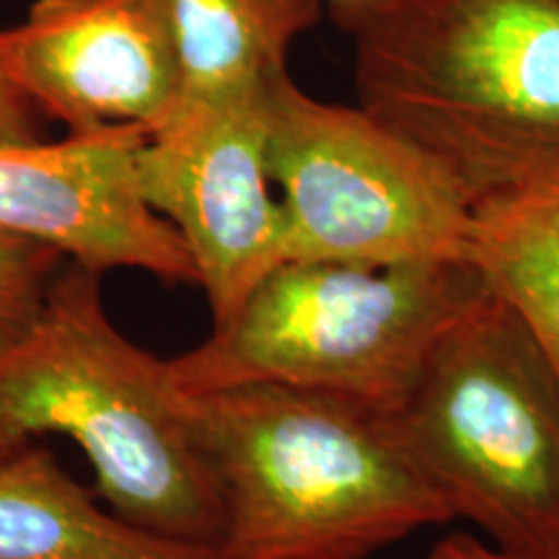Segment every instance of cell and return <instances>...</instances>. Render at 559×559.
<instances>
[{
    "instance_id": "8992f818",
    "label": "cell",
    "mask_w": 559,
    "mask_h": 559,
    "mask_svg": "<svg viewBox=\"0 0 559 559\" xmlns=\"http://www.w3.org/2000/svg\"><path fill=\"white\" fill-rule=\"evenodd\" d=\"M267 160L288 260L362 267L466 264L474 194L451 166L360 107L275 75Z\"/></svg>"
},
{
    "instance_id": "9a60e30c",
    "label": "cell",
    "mask_w": 559,
    "mask_h": 559,
    "mask_svg": "<svg viewBox=\"0 0 559 559\" xmlns=\"http://www.w3.org/2000/svg\"><path fill=\"white\" fill-rule=\"evenodd\" d=\"M428 559H536V557L515 555V551L502 549L498 544L487 547V544H481L469 534H451L430 551Z\"/></svg>"
},
{
    "instance_id": "6da1fadb",
    "label": "cell",
    "mask_w": 559,
    "mask_h": 559,
    "mask_svg": "<svg viewBox=\"0 0 559 559\" xmlns=\"http://www.w3.org/2000/svg\"><path fill=\"white\" fill-rule=\"evenodd\" d=\"M223 500V559H368L453 521L386 412L241 383L187 394Z\"/></svg>"
},
{
    "instance_id": "ba28073f",
    "label": "cell",
    "mask_w": 559,
    "mask_h": 559,
    "mask_svg": "<svg viewBox=\"0 0 559 559\" xmlns=\"http://www.w3.org/2000/svg\"><path fill=\"white\" fill-rule=\"evenodd\" d=\"M0 75L70 132H153L179 99L169 3L34 0L0 32Z\"/></svg>"
},
{
    "instance_id": "2e32d148",
    "label": "cell",
    "mask_w": 559,
    "mask_h": 559,
    "mask_svg": "<svg viewBox=\"0 0 559 559\" xmlns=\"http://www.w3.org/2000/svg\"><path fill=\"white\" fill-rule=\"evenodd\" d=\"M373 3H379V0H324L326 11L332 13L334 24L342 26V29H347V26L353 24L362 11H368Z\"/></svg>"
},
{
    "instance_id": "30bf717a",
    "label": "cell",
    "mask_w": 559,
    "mask_h": 559,
    "mask_svg": "<svg viewBox=\"0 0 559 559\" xmlns=\"http://www.w3.org/2000/svg\"><path fill=\"white\" fill-rule=\"evenodd\" d=\"M0 559H223L218 547L177 542L102 508L32 443L0 461Z\"/></svg>"
},
{
    "instance_id": "9c48e42d",
    "label": "cell",
    "mask_w": 559,
    "mask_h": 559,
    "mask_svg": "<svg viewBox=\"0 0 559 559\" xmlns=\"http://www.w3.org/2000/svg\"><path fill=\"white\" fill-rule=\"evenodd\" d=\"M143 128L70 132L58 143H0V234L45 243L104 275L143 270L198 283L185 241L143 198Z\"/></svg>"
},
{
    "instance_id": "4fadbf2b",
    "label": "cell",
    "mask_w": 559,
    "mask_h": 559,
    "mask_svg": "<svg viewBox=\"0 0 559 559\" xmlns=\"http://www.w3.org/2000/svg\"><path fill=\"white\" fill-rule=\"evenodd\" d=\"M66 262L45 243L0 234V349L34 324Z\"/></svg>"
},
{
    "instance_id": "3957f363",
    "label": "cell",
    "mask_w": 559,
    "mask_h": 559,
    "mask_svg": "<svg viewBox=\"0 0 559 559\" xmlns=\"http://www.w3.org/2000/svg\"><path fill=\"white\" fill-rule=\"evenodd\" d=\"M345 32L360 107L472 194L559 153V0H379Z\"/></svg>"
},
{
    "instance_id": "7c38bea8",
    "label": "cell",
    "mask_w": 559,
    "mask_h": 559,
    "mask_svg": "<svg viewBox=\"0 0 559 559\" xmlns=\"http://www.w3.org/2000/svg\"><path fill=\"white\" fill-rule=\"evenodd\" d=\"M179 99H213L275 79L324 13V0H166Z\"/></svg>"
},
{
    "instance_id": "5b68a950",
    "label": "cell",
    "mask_w": 559,
    "mask_h": 559,
    "mask_svg": "<svg viewBox=\"0 0 559 559\" xmlns=\"http://www.w3.org/2000/svg\"><path fill=\"white\" fill-rule=\"evenodd\" d=\"M485 283L469 264L288 260L234 317L169 360L185 394L277 383L394 412L440 334Z\"/></svg>"
},
{
    "instance_id": "52a82bcc",
    "label": "cell",
    "mask_w": 559,
    "mask_h": 559,
    "mask_svg": "<svg viewBox=\"0 0 559 559\" xmlns=\"http://www.w3.org/2000/svg\"><path fill=\"white\" fill-rule=\"evenodd\" d=\"M270 81L177 102L138 151L140 190L190 251L213 326L234 317L249 293L288 262L267 160Z\"/></svg>"
},
{
    "instance_id": "277c9868",
    "label": "cell",
    "mask_w": 559,
    "mask_h": 559,
    "mask_svg": "<svg viewBox=\"0 0 559 559\" xmlns=\"http://www.w3.org/2000/svg\"><path fill=\"white\" fill-rule=\"evenodd\" d=\"M389 419L453 519L515 555L559 559V376L487 285Z\"/></svg>"
},
{
    "instance_id": "7a4b0ae2",
    "label": "cell",
    "mask_w": 559,
    "mask_h": 559,
    "mask_svg": "<svg viewBox=\"0 0 559 559\" xmlns=\"http://www.w3.org/2000/svg\"><path fill=\"white\" fill-rule=\"evenodd\" d=\"M70 438L124 521L221 547L223 500L169 360L111 324L102 275L66 262L34 324L0 349V461Z\"/></svg>"
},
{
    "instance_id": "8fae6325",
    "label": "cell",
    "mask_w": 559,
    "mask_h": 559,
    "mask_svg": "<svg viewBox=\"0 0 559 559\" xmlns=\"http://www.w3.org/2000/svg\"><path fill=\"white\" fill-rule=\"evenodd\" d=\"M466 264L559 376V153L474 194Z\"/></svg>"
},
{
    "instance_id": "5bb4252c",
    "label": "cell",
    "mask_w": 559,
    "mask_h": 559,
    "mask_svg": "<svg viewBox=\"0 0 559 559\" xmlns=\"http://www.w3.org/2000/svg\"><path fill=\"white\" fill-rule=\"evenodd\" d=\"M29 140H39L37 109L0 75V143H29Z\"/></svg>"
}]
</instances>
